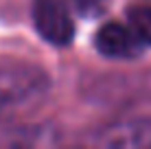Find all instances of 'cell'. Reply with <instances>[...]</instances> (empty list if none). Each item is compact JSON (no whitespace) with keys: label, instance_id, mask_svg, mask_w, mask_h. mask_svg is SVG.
<instances>
[{"label":"cell","instance_id":"obj_2","mask_svg":"<svg viewBox=\"0 0 151 149\" xmlns=\"http://www.w3.org/2000/svg\"><path fill=\"white\" fill-rule=\"evenodd\" d=\"M33 24L46 42L66 46L75 37L70 11L61 0H33Z\"/></svg>","mask_w":151,"mask_h":149},{"label":"cell","instance_id":"obj_4","mask_svg":"<svg viewBox=\"0 0 151 149\" xmlns=\"http://www.w3.org/2000/svg\"><path fill=\"white\" fill-rule=\"evenodd\" d=\"M96 143L107 147H151V121H134L110 127Z\"/></svg>","mask_w":151,"mask_h":149},{"label":"cell","instance_id":"obj_1","mask_svg":"<svg viewBox=\"0 0 151 149\" xmlns=\"http://www.w3.org/2000/svg\"><path fill=\"white\" fill-rule=\"evenodd\" d=\"M48 88V79L35 66L2 64L0 66V119L37 101Z\"/></svg>","mask_w":151,"mask_h":149},{"label":"cell","instance_id":"obj_3","mask_svg":"<svg viewBox=\"0 0 151 149\" xmlns=\"http://www.w3.org/2000/svg\"><path fill=\"white\" fill-rule=\"evenodd\" d=\"M94 42H96V48L103 55L116 57V59L136 57L145 46L138 40V35L132 31V27L129 24H121V22H110L105 27H101Z\"/></svg>","mask_w":151,"mask_h":149},{"label":"cell","instance_id":"obj_5","mask_svg":"<svg viewBox=\"0 0 151 149\" xmlns=\"http://www.w3.org/2000/svg\"><path fill=\"white\" fill-rule=\"evenodd\" d=\"M127 24L138 35L140 42L151 46V7H147V4L132 7L127 13Z\"/></svg>","mask_w":151,"mask_h":149}]
</instances>
